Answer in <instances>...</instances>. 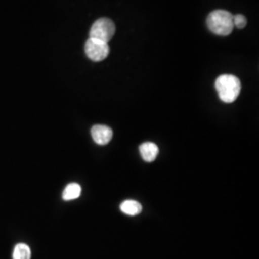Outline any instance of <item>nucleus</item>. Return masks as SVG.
Here are the masks:
<instances>
[{
  "mask_svg": "<svg viewBox=\"0 0 259 259\" xmlns=\"http://www.w3.org/2000/svg\"><path fill=\"white\" fill-rule=\"evenodd\" d=\"M215 89L223 102H234L240 94V80L234 75H220L215 81Z\"/></svg>",
  "mask_w": 259,
  "mask_h": 259,
  "instance_id": "obj_1",
  "label": "nucleus"
},
{
  "mask_svg": "<svg viewBox=\"0 0 259 259\" xmlns=\"http://www.w3.org/2000/svg\"><path fill=\"white\" fill-rule=\"evenodd\" d=\"M208 29L218 36H229L233 31V16L225 10H216L210 13L206 19Z\"/></svg>",
  "mask_w": 259,
  "mask_h": 259,
  "instance_id": "obj_2",
  "label": "nucleus"
},
{
  "mask_svg": "<svg viewBox=\"0 0 259 259\" xmlns=\"http://www.w3.org/2000/svg\"><path fill=\"white\" fill-rule=\"evenodd\" d=\"M115 33L113 21L107 18H102L93 23L90 31V37L109 44Z\"/></svg>",
  "mask_w": 259,
  "mask_h": 259,
  "instance_id": "obj_3",
  "label": "nucleus"
},
{
  "mask_svg": "<svg viewBox=\"0 0 259 259\" xmlns=\"http://www.w3.org/2000/svg\"><path fill=\"white\" fill-rule=\"evenodd\" d=\"M84 51L93 62H101L110 54V46L109 44L90 37L85 42Z\"/></svg>",
  "mask_w": 259,
  "mask_h": 259,
  "instance_id": "obj_4",
  "label": "nucleus"
},
{
  "mask_svg": "<svg viewBox=\"0 0 259 259\" xmlns=\"http://www.w3.org/2000/svg\"><path fill=\"white\" fill-rule=\"evenodd\" d=\"M112 130L105 125H95L92 128V137L96 144L106 145L112 139Z\"/></svg>",
  "mask_w": 259,
  "mask_h": 259,
  "instance_id": "obj_5",
  "label": "nucleus"
},
{
  "mask_svg": "<svg viewBox=\"0 0 259 259\" xmlns=\"http://www.w3.org/2000/svg\"><path fill=\"white\" fill-rule=\"evenodd\" d=\"M139 152L146 162H152L157 158L158 147L153 142H144L139 146Z\"/></svg>",
  "mask_w": 259,
  "mask_h": 259,
  "instance_id": "obj_6",
  "label": "nucleus"
},
{
  "mask_svg": "<svg viewBox=\"0 0 259 259\" xmlns=\"http://www.w3.org/2000/svg\"><path fill=\"white\" fill-rule=\"evenodd\" d=\"M121 211L130 216H136L142 211V205L134 200L124 201L120 204Z\"/></svg>",
  "mask_w": 259,
  "mask_h": 259,
  "instance_id": "obj_7",
  "label": "nucleus"
},
{
  "mask_svg": "<svg viewBox=\"0 0 259 259\" xmlns=\"http://www.w3.org/2000/svg\"><path fill=\"white\" fill-rule=\"evenodd\" d=\"M82 192V188L78 184H69L67 185L63 192V199L65 201H72L80 197Z\"/></svg>",
  "mask_w": 259,
  "mask_h": 259,
  "instance_id": "obj_8",
  "label": "nucleus"
},
{
  "mask_svg": "<svg viewBox=\"0 0 259 259\" xmlns=\"http://www.w3.org/2000/svg\"><path fill=\"white\" fill-rule=\"evenodd\" d=\"M13 259H31V250L29 246L23 243L18 244L14 249Z\"/></svg>",
  "mask_w": 259,
  "mask_h": 259,
  "instance_id": "obj_9",
  "label": "nucleus"
},
{
  "mask_svg": "<svg viewBox=\"0 0 259 259\" xmlns=\"http://www.w3.org/2000/svg\"><path fill=\"white\" fill-rule=\"evenodd\" d=\"M233 25L238 29H243L247 25V19L240 14L233 16Z\"/></svg>",
  "mask_w": 259,
  "mask_h": 259,
  "instance_id": "obj_10",
  "label": "nucleus"
}]
</instances>
